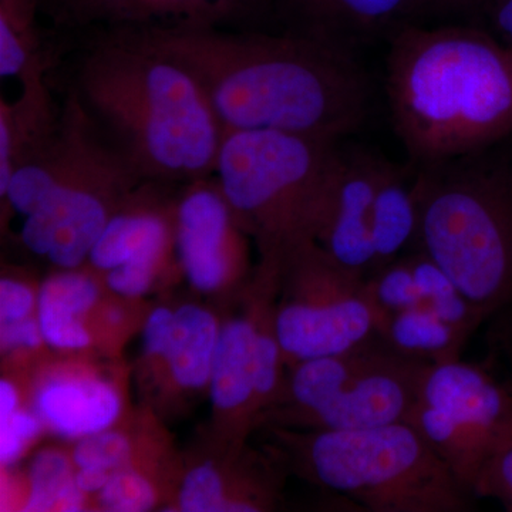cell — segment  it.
<instances>
[{"label": "cell", "mask_w": 512, "mask_h": 512, "mask_svg": "<svg viewBox=\"0 0 512 512\" xmlns=\"http://www.w3.org/2000/svg\"><path fill=\"white\" fill-rule=\"evenodd\" d=\"M195 77L224 131L340 140L359 130L372 90L352 49L309 33L121 28Z\"/></svg>", "instance_id": "1"}, {"label": "cell", "mask_w": 512, "mask_h": 512, "mask_svg": "<svg viewBox=\"0 0 512 512\" xmlns=\"http://www.w3.org/2000/svg\"><path fill=\"white\" fill-rule=\"evenodd\" d=\"M386 90L394 131L414 164L487 150L512 134V47L483 30H396Z\"/></svg>", "instance_id": "2"}, {"label": "cell", "mask_w": 512, "mask_h": 512, "mask_svg": "<svg viewBox=\"0 0 512 512\" xmlns=\"http://www.w3.org/2000/svg\"><path fill=\"white\" fill-rule=\"evenodd\" d=\"M74 92L138 177L215 173L225 131L207 94L184 66L126 30L84 59Z\"/></svg>", "instance_id": "3"}, {"label": "cell", "mask_w": 512, "mask_h": 512, "mask_svg": "<svg viewBox=\"0 0 512 512\" xmlns=\"http://www.w3.org/2000/svg\"><path fill=\"white\" fill-rule=\"evenodd\" d=\"M493 148L419 165L414 244L485 318L512 299V160Z\"/></svg>", "instance_id": "4"}, {"label": "cell", "mask_w": 512, "mask_h": 512, "mask_svg": "<svg viewBox=\"0 0 512 512\" xmlns=\"http://www.w3.org/2000/svg\"><path fill=\"white\" fill-rule=\"evenodd\" d=\"M339 141L275 130L225 131L215 174L234 214L284 266L315 241Z\"/></svg>", "instance_id": "5"}, {"label": "cell", "mask_w": 512, "mask_h": 512, "mask_svg": "<svg viewBox=\"0 0 512 512\" xmlns=\"http://www.w3.org/2000/svg\"><path fill=\"white\" fill-rule=\"evenodd\" d=\"M312 476L372 512H466L473 497L407 421L319 430L305 447Z\"/></svg>", "instance_id": "6"}, {"label": "cell", "mask_w": 512, "mask_h": 512, "mask_svg": "<svg viewBox=\"0 0 512 512\" xmlns=\"http://www.w3.org/2000/svg\"><path fill=\"white\" fill-rule=\"evenodd\" d=\"M468 491L512 437V383L460 360L430 365L406 419Z\"/></svg>", "instance_id": "7"}, {"label": "cell", "mask_w": 512, "mask_h": 512, "mask_svg": "<svg viewBox=\"0 0 512 512\" xmlns=\"http://www.w3.org/2000/svg\"><path fill=\"white\" fill-rule=\"evenodd\" d=\"M285 265L295 272L302 296L276 313L275 335L284 355L299 363L339 355L380 336L366 276L346 271L315 241Z\"/></svg>", "instance_id": "8"}, {"label": "cell", "mask_w": 512, "mask_h": 512, "mask_svg": "<svg viewBox=\"0 0 512 512\" xmlns=\"http://www.w3.org/2000/svg\"><path fill=\"white\" fill-rule=\"evenodd\" d=\"M49 197L26 217L23 244L60 268H76L116 212L114 204L138 174L99 130Z\"/></svg>", "instance_id": "9"}, {"label": "cell", "mask_w": 512, "mask_h": 512, "mask_svg": "<svg viewBox=\"0 0 512 512\" xmlns=\"http://www.w3.org/2000/svg\"><path fill=\"white\" fill-rule=\"evenodd\" d=\"M382 164L339 148L315 238L336 264L366 278L375 266L370 212Z\"/></svg>", "instance_id": "10"}, {"label": "cell", "mask_w": 512, "mask_h": 512, "mask_svg": "<svg viewBox=\"0 0 512 512\" xmlns=\"http://www.w3.org/2000/svg\"><path fill=\"white\" fill-rule=\"evenodd\" d=\"M200 183L184 195L175 212V244L188 279L200 291L224 282L234 249L231 214L221 185Z\"/></svg>", "instance_id": "11"}, {"label": "cell", "mask_w": 512, "mask_h": 512, "mask_svg": "<svg viewBox=\"0 0 512 512\" xmlns=\"http://www.w3.org/2000/svg\"><path fill=\"white\" fill-rule=\"evenodd\" d=\"M74 19L121 28L232 29L261 0H64Z\"/></svg>", "instance_id": "12"}, {"label": "cell", "mask_w": 512, "mask_h": 512, "mask_svg": "<svg viewBox=\"0 0 512 512\" xmlns=\"http://www.w3.org/2000/svg\"><path fill=\"white\" fill-rule=\"evenodd\" d=\"M417 185L419 165L412 163L406 167L383 161L370 212L375 249L373 272L393 264L407 248L416 244L419 232Z\"/></svg>", "instance_id": "13"}, {"label": "cell", "mask_w": 512, "mask_h": 512, "mask_svg": "<svg viewBox=\"0 0 512 512\" xmlns=\"http://www.w3.org/2000/svg\"><path fill=\"white\" fill-rule=\"evenodd\" d=\"M59 123L45 77L23 83L15 103L0 99V195L8 190L16 167L45 146Z\"/></svg>", "instance_id": "14"}, {"label": "cell", "mask_w": 512, "mask_h": 512, "mask_svg": "<svg viewBox=\"0 0 512 512\" xmlns=\"http://www.w3.org/2000/svg\"><path fill=\"white\" fill-rule=\"evenodd\" d=\"M305 33L352 49L412 15L414 0H292Z\"/></svg>", "instance_id": "15"}, {"label": "cell", "mask_w": 512, "mask_h": 512, "mask_svg": "<svg viewBox=\"0 0 512 512\" xmlns=\"http://www.w3.org/2000/svg\"><path fill=\"white\" fill-rule=\"evenodd\" d=\"M43 419L66 437L90 436L109 427L120 400L109 384L93 379L53 380L37 397Z\"/></svg>", "instance_id": "16"}, {"label": "cell", "mask_w": 512, "mask_h": 512, "mask_svg": "<svg viewBox=\"0 0 512 512\" xmlns=\"http://www.w3.org/2000/svg\"><path fill=\"white\" fill-rule=\"evenodd\" d=\"M167 222L151 211L116 212L90 252L93 266L111 271L136 264L157 268L168 244Z\"/></svg>", "instance_id": "17"}, {"label": "cell", "mask_w": 512, "mask_h": 512, "mask_svg": "<svg viewBox=\"0 0 512 512\" xmlns=\"http://www.w3.org/2000/svg\"><path fill=\"white\" fill-rule=\"evenodd\" d=\"M97 286L80 274L47 279L39 293V326L43 339L60 349H82L90 343L79 316L97 299Z\"/></svg>", "instance_id": "18"}, {"label": "cell", "mask_w": 512, "mask_h": 512, "mask_svg": "<svg viewBox=\"0 0 512 512\" xmlns=\"http://www.w3.org/2000/svg\"><path fill=\"white\" fill-rule=\"evenodd\" d=\"M259 330L247 320L228 323L218 336L211 367V396L215 406L235 409L258 396L255 386L256 343Z\"/></svg>", "instance_id": "19"}, {"label": "cell", "mask_w": 512, "mask_h": 512, "mask_svg": "<svg viewBox=\"0 0 512 512\" xmlns=\"http://www.w3.org/2000/svg\"><path fill=\"white\" fill-rule=\"evenodd\" d=\"M380 336L394 349L429 365L460 360L466 333L440 318L429 306L420 305L392 313Z\"/></svg>", "instance_id": "20"}, {"label": "cell", "mask_w": 512, "mask_h": 512, "mask_svg": "<svg viewBox=\"0 0 512 512\" xmlns=\"http://www.w3.org/2000/svg\"><path fill=\"white\" fill-rule=\"evenodd\" d=\"M217 342V325L210 313L197 306L175 312L165 352L174 379L185 387L205 384L211 377Z\"/></svg>", "instance_id": "21"}, {"label": "cell", "mask_w": 512, "mask_h": 512, "mask_svg": "<svg viewBox=\"0 0 512 512\" xmlns=\"http://www.w3.org/2000/svg\"><path fill=\"white\" fill-rule=\"evenodd\" d=\"M406 258L416 278L424 305L429 306L431 311L436 312L454 328L471 336L485 319L483 313L468 301L456 282L430 256L416 251Z\"/></svg>", "instance_id": "22"}, {"label": "cell", "mask_w": 512, "mask_h": 512, "mask_svg": "<svg viewBox=\"0 0 512 512\" xmlns=\"http://www.w3.org/2000/svg\"><path fill=\"white\" fill-rule=\"evenodd\" d=\"M366 285L370 301L379 315V332L392 313L424 303L406 256L367 276Z\"/></svg>", "instance_id": "23"}, {"label": "cell", "mask_w": 512, "mask_h": 512, "mask_svg": "<svg viewBox=\"0 0 512 512\" xmlns=\"http://www.w3.org/2000/svg\"><path fill=\"white\" fill-rule=\"evenodd\" d=\"M0 73L20 84L45 76L36 30L22 32L0 19Z\"/></svg>", "instance_id": "24"}, {"label": "cell", "mask_w": 512, "mask_h": 512, "mask_svg": "<svg viewBox=\"0 0 512 512\" xmlns=\"http://www.w3.org/2000/svg\"><path fill=\"white\" fill-rule=\"evenodd\" d=\"M70 476L66 458L57 451H43L30 468V497L25 511H50L57 507Z\"/></svg>", "instance_id": "25"}, {"label": "cell", "mask_w": 512, "mask_h": 512, "mask_svg": "<svg viewBox=\"0 0 512 512\" xmlns=\"http://www.w3.org/2000/svg\"><path fill=\"white\" fill-rule=\"evenodd\" d=\"M181 510L187 512L256 511L248 503H229L222 495L220 476L208 464L192 470L181 488Z\"/></svg>", "instance_id": "26"}, {"label": "cell", "mask_w": 512, "mask_h": 512, "mask_svg": "<svg viewBox=\"0 0 512 512\" xmlns=\"http://www.w3.org/2000/svg\"><path fill=\"white\" fill-rule=\"evenodd\" d=\"M100 501L107 511L141 512L150 510L156 497L146 478L134 471L123 470L110 476L101 488Z\"/></svg>", "instance_id": "27"}, {"label": "cell", "mask_w": 512, "mask_h": 512, "mask_svg": "<svg viewBox=\"0 0 512 512\" xmlns=\"http://www.w3.org/2000/svg\"><path fill=\"white\" fill-rule=\"evenodd\" d=\"M130 456V444L117 433H94L77 444L74 461L80 468L111 470L123 466Z\"/></svg>", "instance_id": "28"}, {"label": "cell", "mask_w": 512, "mask_h": 512, "mask_svg": "<svg viewBox=\"0 0 512 512\" xmlns=\"http://www.w3.org/2000/svg\"><path fill=\"white\" fill-rule=\"evenodd\" d=\"M473 491L476 497L495 498L512 512V437L485 463Z\"/></svg>", "instance_id": "29"}, {"label": "cell", "mask_w": 512, "mask_h": 512, "mask_svg": "<svg viewBox=\"0 0 512 512\" xmlns=\"http://www.w3.org/2000/svg\"><path fill=\"white\" fill-rule=\"evenodd\" d=\"M39 431V423L29 414L13 412L0 417V461L10 464Z\"/></svg>", "instance_id": "30"}, {"label": "cell", "mask_w": 512, "mask_h": 512, "mask_svg": "<svg viewBox=\"0 0 512 512\" xmlns=\"http://www.w3.org/2000/svg\"><path fill=\"white\" fill-rule=\"evenodd\" d=\"M156 268L151 266L127 264L111 269L107 275V284L114 292L126 296L143 295L153 282Z\"/></svg>", "instance_id": "31"}, {"label": "cell", "mask_w": 512, "mask_h": 512, "mask_svg": "<svg viewBox=\"0 0 512 512\" xmlns=\"http://www.w3.org/2000/svg\"><path fill=\"white\" fill-rule=\"evenodd\" d=\"M33 305V296L25 285L2 279L0 282V318L2 323L26 319Z\"/></svg>", "instance_id": "32"}, {"label": "cell", "mask_w": 512, "mask_h": 512, "mask_svg": "<svg viewBox=\"0 0 512 512\" xmlns=\"http://www.w3.org/2000/svg\"><path fill=\"white\" fill-rule=\"evenodd\" d=\"M174 313L160 308L151 313L144 329V346L151 355H164L173 329Z\"/></svg>", "instance_id": "33"}, {"label": "cell", "mask_w": 512, "mask_h": 512, "mask_svg": "<svg viewBox=\"0 0 512 512\" xmlns=\"http://www.w3.org/2000/svg\"><path fill=\"white\" fill-rule=\"evenodd\" d=\"M42 338L40 326L29 319L2 323V330H0V342H2L3 349H35L40 345Z\"/></svg>", "instance_id": "34"}, {"label": "cell", "mask_w": 512, "mask_h": 512, "mask_svg": "<svg viewBox=\"0 0 512 512\" xmlns=\"http://www.w3.org/2000/svg\"><path fill=\"white\" fill-rule=\"evenodd\" d=\"M36 6L37 0H0V19L22 32L35 30Z\"/></svg>", "instance_id": "35"}, {"label": "cell", "mask_w": 512, "mask_h": 512, "mask_svg": "<svg viewBox=\"0 0 512 512\" xmlns=\"http://www.w3.org/2000/svg\"><path fill=\"white\" fill-rule=\"evenodd\" d=\"M494 0H414L413 13L473 12Z\"/></svg>", "instance_id": "36"}, {"label": "cell", "mask_w": 512, "mask_h": 512, "mask_svg": "<svg viewBox=\"0 0 512 512\" xmlns=\"http://www.w3.org/2000/svg\"><path fill=\"white\" fill-rule=\"evenodd\" d=\"M493 22L500 39L512 47V0H494Z\"/></svg>", "instance_id": "37"}, {"label": "cell", "mask_w": 512, "mask_h": 512, "mask_svg": "<svg viewBox=\"0 0 512 512\" xmlns=\"http://www.w3.org/2000/svg\"><path fill=\"white\" fill-rule=\"evenodd\" d=\"M109 471L100 470V468H80V473L77 474L76 484L79 485L83 493H94V491H101V488L109 481Z\"/></svg>", "instance_id": "38"}, {"label": "cell", "mask_w": 512, "mask_h": 512, "mask_svg": "<svg viewBox=\"0 0 512 512\" xmlns=\"http://www.w3.org/2000/svg\"><path fill=\"white\" fill-rule=\"evenodd\" d=\"M83 491L80 490L79 485L76 484V480H73L72 483L67 485L66 490L62 494V498H60L59 510L62 511H80L82 510L83 505Z\"/></svg>", "instance_id": "39"}, {"label": "cell", "mask_w": 512, "mask_h": 512, "mask_svg": "<svg viewBox=\"0 0 512 512\" xmlns=\"http://www.w3.org/2000/svg\"><path fill=\"white\" fill-rule=\"evenodd\" d=\"M16 402H18V397H16L15 389L12 384L3 380L0 383V417H6L16 412Z\"/></svg>", "instance_id": "40"}, {"label": "cell", "mask_w": 512, "mask_h": 512, "mask_svg": "<svg viewBox=\"0 0 512 512\" xmlns=\"http://www.w3.org/2000/svg\"><path fill=\"white\" fill-rule=\"evenodd\" d=\"M107 318H109L110 323L116 325V323H119L121 320V311H119V309H111V311H109V315H107Z\"/></svg>", "instance_id": "41"}]
</instances>
